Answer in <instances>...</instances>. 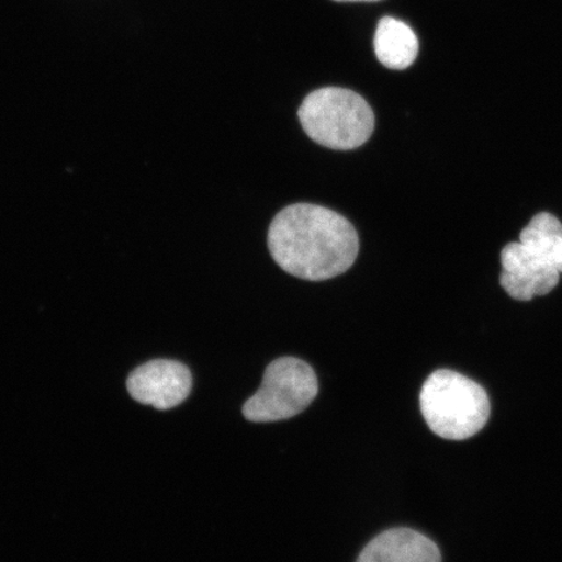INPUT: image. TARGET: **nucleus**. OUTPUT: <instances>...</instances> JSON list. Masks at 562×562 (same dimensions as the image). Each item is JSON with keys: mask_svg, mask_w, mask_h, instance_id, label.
<instances>
[{"mask_svg": "<svg viewBox=\"0 0 562 562\" xmlns=\"http://www.w3.org/2000/svg\"><path fill=\"white\" fill-rule=\"evenodd\" d=\"M269 248L276 262L291 276L319 281L350 269L360 241L346 217L326 207L296 203L281 210L272 221Z\"/></svg>", "mask_w": 562, "mask_h": 562, "instance_id": "obj_1", "label": "nucleus"}, {"mask_svg": "<svg viewBox=\"0 0 562 562\" xmlns=\"http://www.w3.org/2000/svg\"><path fill=\"white\" fill-rule=\"evenodd\" d=\"M426 424L438 437L467 440L486 426L491 405L483 386L452 370L428 376L419 396Z\"/></svg>", "mask_w": 562, "mask_h": 562, "instance_id": "obj_2", "label": "nucleus"}, {"mask_svg": "<svg viewBox=\"0 0 562 562\" xmlns=\"http://www.w3.org/2000/svg\"><path fill=\"white\" fill-rule=\"evenodd\" d=\"M302 128L316 144L351 150L368 143L375 116L360 94L344 88H322L305 98L299 110Z\"/></svg>", "mask_w": 562, "mask_h": 562, "instance_id": "obj_3", "label": "nucleus"}, {"mask_svg": "<svg viewBox=\"0 0 562 562\" xmlns=\"http://www.w3.org/2000/svg\"><path fill=\"white\" fill-rule=\"evenodd\" d=\"M318 379L311 364L283 357L269 364L261 389L243 407L244 417L256 424L296 417L318 395Z\"/></svg>", "mask_w": 562, "mask_h": 562, "instance_id": "obj_4", "label": "nucleus"}, {"mask_svg": "<svg viewBox=\"0 0 562 562\" xmlns=\"http://www.w3.org/2000/svg\"><path fill=\"white\" fill-rule=\"evenodd\" d=\"M191 371L180 362L154 360L140 364L128 378L126 386L136 402L159 411L184 403L192 391Z\"/></svg>", "mask_w": 562, "mask_h": 562, "instance_id": "obj_5", "label": "nucleus"}, {"mask_svg": "<svg viewBox=\"0 0 562 562\" xmlns=\"http://www.w3.org/2000/svg\"><path fill=\"white\" fill-rule=\"evenodd\" d=\"M501 284L512 299L531 301L558 286L560 272L522 243H510L502 251Z\"/></svg>", "mask_w": 562, "mask_h": 562, "instance_id": "obj_6", "label": "nucleus"}, {"mask_svg": "<svg viewBox=\"0 0 562 562\" xmlns=\"http://www.w3.org/2000/svg\"><path fill=\"white\" fill-rule=\"evenodd\" d=\"M357 562H441V553L424 533L400 527L372 539Z\"/></svg>", "mask_w": 562, "mask_h": 562, "instance_id": "obj_7", "label": "nucleus"}, {"mask_svg": "<svg viewBox=\"0 0 562 562\" xmlns=\"http://www.w3.org/2000/svg\"><path fill=\"white\" fill-rule=\"evenodd\" d=\"M374 48L376 58L390 69L403 70L416 61L419 44L416 33L402 20L385 16L379 21Z\"/></svg>", "mask_w": 562, "mask_h": 562, "instance_id": "obj_8", "label": "nucleus"}, {"mask_svg": "<svg viewBox=\"0 0 562 562\" xmlns=\"http://www.w3.org/2000/svg\"><path fill=\"white\" fill-rule=\"evenodd\" d=\"M519 243L562 273V224L557 216L540 213L519 235Z\"/></svg>", "mask_w": 562, "mask_h": 562, "instance_id": "obj_9", "label": "nucleus"}, {"mask_svg": "<svg viewBox=\"0 0 562 562\" xmlns=\"http://www.w3.org/2000/svg\"><path fill=\"white\" fill-rule=\"evenodd\" d=\"M335 2H381V0H335Z\"/></svg>", "mask_w": 562, "mask_h": 562, "instance_id": "obj_10", "label": "nucleus"}]
</instances>
